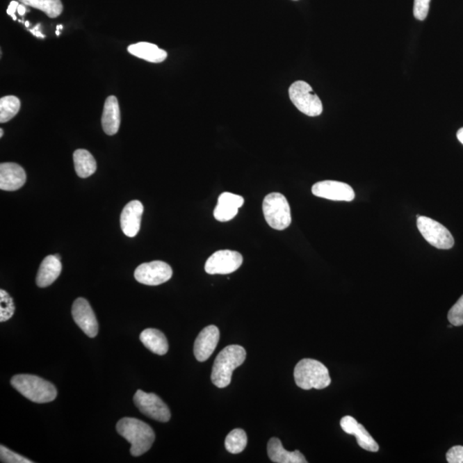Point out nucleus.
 I'll return each mask as SVG.
<instances>
[{
    "mask_svg": "<svg viewBox=\"0 0 463 463\" xmlns=\"http://www.w3.org/2000/svg\"><path fill=\"white\" fill-rule=\"evenodd\" d=\"M24 6L42 10L50 18H55L63 12L61 0H19Z\"/></svg>",
    "mask_w": 463,
    "mask_h": 463,
    "instance_id": "nucleus-24",
    "label": "nucleus"
},
{
    "mask_svg": "<svg viewBox=\"0 0 463 463\" xmlns=\"http://www.w3.org/2000/svg\"><path fill=\"white\" fill-rule=\"evenodd\" d=\"M446 460L449 463H463V446L450 448L446 453Z\"/></svg>",
    "mask_w": 463,
    "mask_h": 463,
    "instance_id": "nucleus-31",
    "label": "nucleus"
},
{
    "mask_svg": "<svg viewBox=\"0 0 463 463\" xmlns=\"http://www.w3.org/2000/svg\"><path fill=\"white\" fill-rule=\"evenodd\" d=\"M18 6H19V3H18L17 1L10 2L8 6V9H7L6 12L7 14L12 17L15 21L17 20L16 15H15V13L17 12Z\"/></svg>",
    "mask_w": 463,
    "mask_h": 463,
    "instance_id": "nucleus-32",
    "label": "nucleus"
},
{
    "mask_svg": "<svg viewBox=\"0 0 463 463\" xmlns=\"http://www.w3.org/2000/svg\"><path fill=\"white\" fill-rule=\"evenodd\" d=\"M117 432L131 444V454L139 457L153 446L156 435L148 424L135 418H123L117 422Z\"/></svg>",
    "mask_w": 463,
    "mask_h": 463,
    "instance_id": "nucleus-1",
    "label": "nucleus"
},
{
    "mask_svg": "<svg viewBox=\"0 0 463 463\" xmlns=\"http://www.w3.org/2000/svg\"><path fill=\"white\" fill-rule=\"evenodd\" d=\"M3 135V129H0V138H2Z\"/></svg>",
    "mask_w": 463,
    "mask_h": 463,
    "instance_id": "nucleus-37",
    "label": "nucleus"
},
{
    "mask_svg": "<svg viewBox=\"0 0 463 463\" xmlns=\"http://www.w3.org/2000/svg\"><path fill=\"white\" fill-rule=\"evenodd\" d=\"M62 270L60 259L55 255H50L43 259L36 277V284L40 288H47L53 284L60 277Z\"/></svg>",
    "mask_w": 463,
    "mask_h": 463,
    "instance_id": "nucleus-20",
    "label": "nucleus"
},
{
    "mask_svg": "<svg viewBox=\"0 0 463 463\" xmlns=\"http://www.w3.org/2000/svg\"><path fill=\"white\" fill-rule=\"evenodd\" d=\"M295 1H297V0H295Z\"/></svg>",
    "mask_w": 463,
    "mask_h": 463,
    "instance_id": "nucleus-40",
    "label": "nucleus"
},
{
    "mask_svg": "<svg viewBox=\"0 0 463 463\" xmlns=\"http://www.w3.org/2000/svg\"><path fill=\"white\" fill-rule=\"evenodd\" d=\"M13 388L16 389L24 398L36 403L53 402L57 398V389L50 382L35 375H16L10 380Z\"/></svg>",
    "mask_w": 463,
    "mask_h": 463,
    "instance_id": "nucleus-3",
    "label": "nucleus"
},
{
    "mask_svg": "<svg viewBox=\"0 0 463 463\" xmlns=\"http://www.w3.org/2000/svg\"><path fill=\"white\" fill-rule=\"evenodd\" d=\"M129 53L142 60L152 63H161L168 57L166 51L159 49L154 44L149 42H138L128 47Z\"/></svg>",
    "mask_w": 463,
    "mask_h": 463,
    "instance_id": "nucleus-21",
    "label": "nucleus"
},
{
    "mask_svg": "<svg viewBox=\"0 0 463 463\" xmlns=\"http://www.w3.org/2000/svg\"><path fill=\"white\" fill-rule=\"evenodd\" d=\"M140 341L149 350L158 355H165L168 351V343L165 334L156 329H146L140 334Z\"/></svg>",
    "mask_w": 463,
    "mask_h": 463,
    "instance_id": "nucleus-22",
    "label": "nucleus"
},
{
    "mask_svg": "<svg viewBox=\"0 0 463 463\" xmlns=\"http://www.w3.org/2000/svg\"><path fill=\"white\" fill-rule=\"evenodd\" d=\"M143 206L140 201L130 202L120 216L121 229L127 236L133 238L140 229Z\"/></svg>",
    "mask_w": 463,
    "mask_h": 463,
    "instance_id": "nucleus-14",
    "label": "nucleus"
},
{
    "mask_svg": "<svg viewBox=\"0 0 463 463\" xmlns=\"http://www.w3.org/2000/svg\"><path fill=\"white\" fill-rule=\"evenodd\" d=\"M25 26H26V27H29V21L25 22Z\"/></svg>",
    "mask_w": 463,
    "mask_h": 463,
    "instance_id": "nucleus-38",
    "label": "nucleus"
},
{
    "mask_svg": "<svg viewBox=\"0 0 463 463\" xmlns=\"http://www.w3.org/2000/svg\"><path fill=\"white\" fill-rule=\"evenodd\" d=\"M247 444V436L244 430L234 429L229 433L225 440V447L232 454L241 453Z\"/></svg>",
    "mask_w": 463,
    "mask_h": 463,
    "instance_id": "nucleus-26",
    "label": "nucleus"
},
{
    "mask_svg": "<svg viewBox=\"0 0 463 463\" xmlns=\"http://www.w3.org/2000/svg\"><path fill=\"white\" fill-rule=\"evenodd\" d=\"M219 339L218 327L209 325L202 330L194 343V355L198 362H204L211 357L218 347Z\"/></svg>",
    "mask_w": 463,
    "mask_h": 463,
    "instance_id": "nucleus-13",
    "label": "nucleus"
},
{
    "mask_svg": "<svg viewBox=\"0 0 463 463\" xmlns=\"http://www.w3.org/2000/svg\"><path fill=\"white\" fill-rule=\"evenodd\" d=\"M172 275V268L163 261L143 263L136 269L134 273L136 280L148 286L163 284L170 280Z\"/></svg>",
    "mask_w": 463,
    "mask_h": 463,
    "instance_id": "nucleus-10",
    "label": "nucleus"
},
{
    "mask_svg": "<svg viewBox=\"0 0 463 463\" xmlns=\"http://www.w3.org/2000/svg\"><path fill=\"white\" fill-rule=\"evenodd\" d=\"M103 131L109 136L115 135L120 127L119 101L113 95L106 98L101 117Z\"/></svg>",
    "mask_w": 463,
    "mask_h": 463,
    "instance_id": "nucleus-19",
    "label": "nucleus"
},
{
    "mask_svg": "<svg viewBox=\"0 0 463 463\" xmlns=\"http://www.w3.org/2000/svg\"><path fill=\"white\" fill-rule=\"evenodd\" d=\"M29 12L28 9L26 8L24 5L18 6L17 13L20 16H24L25 13Z\"/></svg>",
    "mask_w": 463,
    "mask_h": 463,
    "instance_id": "nucleus-34",
    "label": "nucleus"
},
{
    "mask_svg": "<svg viewBox=\"0 0 463 463\" xmlns=\"http://www.w3.org/2000/svg\"><path fill=\"white\" fill-rule=\"evenodd\" d=\"M21 102L14 95H7L0 100V122L6 123L19 112Z\"/></svg>",
    "mask_w": 463,
    "mask_h": 463,
    "instance_id": "nucleus-25",
    "label": "nucleus"
},
{
    "mask_svg": "<svg viewBox=\"0 0 463 463\" xmlns=\"http://www.w3.org/2000/svg\"><path fill=\"white\" fill-rule=\"evenodd\" d=\"M293 376L298 387L306 391L325 389L332 383L328 368L314 359H301L295 366Z\"/></svg>",
    "mask_w": 463,
    "mask_h": 463,
    "instance_id": "nucleus-4",
    "label": "nucleus"
},
{
    "mask_svg": "<svg viewBox=\"0 0 463 463\" xmlns=\"http://www.w3.org/2000/svg\"><path fill=\"white\" fill-rule=\"evenodd\" d=\"M72 314L73 319L88 336L94 338L97 336L99 325L93 309L83 298H79L73 303Z\"/></svg>",
    "mask_w": 463,
    "mask_h": 463,
    "instance_id": "nucleus-12",
    "label": "nucleus"
},
{
    "mask_svg": "<svg viewBox=\"0 0 463 463\" xmlns=\"http://www.w3.org/2000/svg\"><path fill=\"white\" fill-rule=\"evenodd\" d=\"M289 97L293 105L307 116H319L323 113L320 99L304 81H297L290 86Z\"/></svg>",
    "mask_w": 463,
    "mask_h": 463,
    "instance_id": "nucleus-6",
    "label": "nucleus"
},
{
    "mask_svg": "<svg viewBox=\"0 0 463 463\" xmlns=\"http://www.w3.org/2000/svg\"><path fill=\"white\" fill-rule=\"evenodd\" d=\"M417 227L428 243L440 250L453 247L455 241L450 232L442 224L426 216H417Z\"/></svg>",
    "mask_w": 463,
    "mask_h": 463,
    "instance_id": "nucleus-7",
    "label": "nucleus"
},
{
    "mask_svg": "<svg viewBox=\"0 0 463 463\" xmlns=\"http://www.w3.org/2000/svg\"><path fill=\"white\" fill-rule=\"evenodd\" d=\"M448 320L453 326L463 325V295L450 308L449 314H448Z\"/></svg>",
    "mask_w": 463,
    "mask_h": 463,
    "instance_id": "nucleus-28",
    "label": "nucleus"
},
{
    "mask_svg": "<svg viewBox=\"0 0 463 463\" xmlns=\"http://www.w3.org/2000/svg\"><path fill=\"white\" fill-rule=\"evenodd\" d=\"M245 348L238 345H230L224 348L216 358L213 366L212 383L218 388L229 386L234 371L245 362Z\"/></svg>",
    "mask_w": 463,
    "mask_h": 463,
    "instance_id": "nucleus-2",
    "label": "nucleus"
},
{
    "mask_svg": "<svg viewBox=\"0 0 463 463\" xmlns=\"http://www.w3.org/2000/svg\"><path fill=\"white\" fill-rule=\"evenodd\" d=\"M311 192L316 197L333 201L351 202L355 197V190L350 186L334 180L316 183L312 186Z\"/></svg>",
    "mask_w": 463,
    "mask_h": 463,
    "instance_id": "nucleus-11",
    "label": "nucleus"
},
{
    "mask_svg": "<svg viewBox=\"0 0 463 463\" xmlns=\"http://www.w3.org/2000/svg\"><path fill=\"white\" fill-rule=\"evenodd\" d=\"M25 182L26 172L20 165L13 163L0 165V189L14 192L22 188Z\"/></svg>",
    "mask_w": 463,
    "mask_h": 463,
    "instance_id": "nucleus-16",
    "label": "nucleus"
},
{
    "mask_svg": "<svg viewBox=\"0 0 463 463\" xmlns=\"http://www.w3.org/2000/svg\"><path fill=\"white\" fill-rule=\"evenodd\" d=\"M244 202V198L238 195L222 193L218 198V204L214 211L215 218L219 222H229L237 216L238 209L243 206Z\"/></svg>",
    "mask_w": 463,
    "mask_h": 463,
    "instance_id": "nucleus-17",
    "label": "nucleus"
},
{
    "mask_svg": "<svg viewBox=\"0 0 463 463\" xmlns=\"http://www.w3.org/2000/svg\"><path fill=\"white\" fill-rule=\"evenodd\" d=\"M76 174L80 178L90 177L97 171V164L95 158L86 149H76L73 154Z\"/></svg>",
    "mask_w": 463,
    "mask_h": 463,
    "instance_id": "nucleus-23",
    "label": "nucleus"
},
{
    "mask_svg": "<svg viewBox=\"0 0 463 463\" xmlns=\"http://www.w3.org/2000/svg\"><path fill=\"white\" fill-rule=\"evenodd\" d=\"M243 257L240 252L222 250L209 257L205 263V271L209 275H227L240 269Z\"/></svg>",
    "mask_w": 463,
    "mask_h": 463,
    "instance_id": "nucleus-9",
    "label": "nucleus"
},
{
    "mask_svg": "<svg viewBox=\"0 0 463 463\" xmlns=\"http://www.w3.org/2000/svg\"><path fill=\"white\" fill-rule=\"evenodd\" d=\"M62 29H63V25H58L57 26V29H58V31H61Z\"/></svg>",
    "mask_w": 463,
    "mask_h": 463,
    "instance_id": "nucleus-36",
    "label": "nucleus"
},
{
    "mask_svg": "<svg viewBox=\"0 0 463 463\" xmlns=\"http://www.w3.org/2000/svg\"><path fill=\"white\" fill-rule=\"evenodd\" d=\"M431 0H414V15L416 19L424 21L428 17Z\"/></svg>",
    "mask_w": 463,
    "mask_h": 463,
    "instance_id": "nucleus-30",
    "label": "nucleus"
},
{
    "mask_svg": "<svg viewBox=\"0 0 463 463\" xmlns=\"http://www.w3.org/2000/svg\"><path fill=\"white\" fill-rule=\"evenodd\" d=\"M15 309L13 298L5 290H0V322H6L12 318Z\"/></svg>",
    "mask_w": 463,
    "mask_h": 463,
    "instance_id": "nucleus-27",
    "label": "nucleus"
},
{
    "mask_svg": "<svg viewBox=\"0 0 463 463\" xmlns=\"http://www.w3.org/2000/svg\"><path fill=\"white\" fill-rule=\"evenodd\" d=\"M341 428L348 434L354 435L357 439L359 447L362 449L371 452H377L380 446L374 440L370 433L366 431L364 425L358 423V421L352 416H345L341 419Z\"/></svg>",
    "mask_w": 463,
    "mask_h": 463,
    "instance_id": "nucleus-15",
    "label": "nucleus"
},
{
    "mask_svg": "<svg viewBox=\"0 0 463 463\" xmlns=\"http://www.w3.org/2000/svg\"><path fill=\"white\" fill-rule=\"evenodd\" d=\"M0 457H1V462L5 463H33L34 462L29 460L23 455L15 453L13 450L7 449L6 447L1 446L0 447Z\"/></svg>",
    "mask_w": 463,
    "mask_h": 463,
    "instance_id": "nucleus-29",
    "label": "nucleus"
},
{
    "mask_svg": "<svg viewBox=\"0 0 463 463\" xmlns=\"http://www.w3.org/2000/svg\"><path fill=\"white\" fill-rule=\"evenodd\" d=\"M267 450L271 462L275 463H307L306 457L300 451L286 450L277 437H272L270 439Z\"/></svg>",
    "mask_w": 463,
    "mask_h": 463,
    "instance_id": "nucleus-18",
    "label": "nucleus"
},
{
    "mask_svg": "<svg viewBox=\"0 0 463 463\" xmlns=\"http://www.w3.org/2000/svg\"><path fill=\"white\" fill-rule=\"evenodd\" d=\"M60 35V31H58V29H57L56 35Z\"/></svg>",
    "mask_w": 463,
    "mask_h": 463,
    "instance_id": "nucleus-39",
    "label": "nucleus"
},
{
    "mask_svg": "<svg viewBox=\"0 0 463 463\" xmlns=\"http://www.w3.org/2000/svg\"><path fill=\"white\" fill-rule=\"evenodd\" d=\"M457 139L463 145V128H461L460 130L457 131Z\"/></svg>",
    "mask_w": 463,
    "mask_h": 463,
    "instance_id": "nucleus-35",
    "label": "nucleus"
},
{
    "mask_svg": "<svg viewBox=\"0 0 463 463\" xmlns=\"http://www.w3.org/2000/svg\"><path fill=\"white\" fill-rule=\"evenodd\" d=\"M263 212L272 229L284 230L291 224V209L288 200L281 193H273L264 197Z\"/></svg>",
    "mask_w": 463,
    "mask_h": 463,
    "instance_id": "nucleus-5",
    "label": "nucleus"
},
{
    "mask_svg": "<svg viewBox=\"0 0 463 463\" xmlns=\"http://www.w3.org/2000/svg\"><path fill=\"white\" fill-rule=\"evenodd\" d=\"M40 24H38L36 25L34 29H31L29 31H31L33 35H35L36 38H40L42 39L46 38V36L42 34V31H40Z\"/></svg>",
    "mask_w": 463,
    "mask_h": 463,
    "instance_id": "nucleus-33",
    "label": "nucleus"
},
{
    "mask_svg": "<svg viewBox=\"0 0 463 463\" xmlns=\"http://www.w3.org/2000/svg\"><path fill=\"white\" fill-rule=\"evenodd\" d=\"M133 400L135 405L147 417L160 422L170 420L171 413L167 404L154 393H145L138 389Z\"/></svg>",
    "mask_w": 463,
    "mask_h": 463,
    "instance_id": "nucleus-8",
    "label": "nucleus"
}]
</instances>
